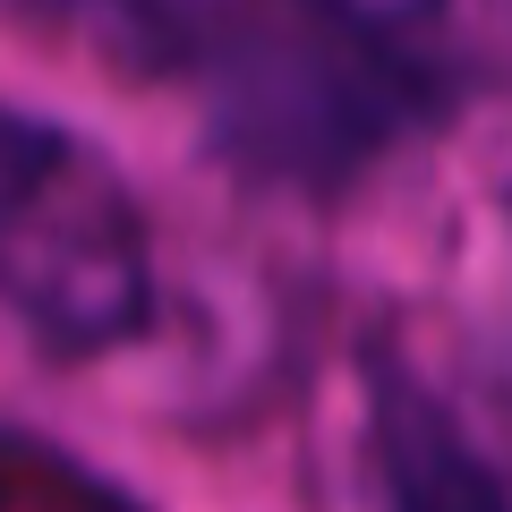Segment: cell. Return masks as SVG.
I'll return each instance as SVG.
<instances>
[{
  "label": "cell",
  "instance_id": "cell-1",
  "mask_svg": "<svg viewBox=\"0 0 512 512\" xmlns=\"http://www.w3.org/2000/svg\"><path fill=\"white\" fill-rule=\"evenodd\" d=\"M171 52L205 86L222 146L291 180H342L427 103V60L376 18H205L171 26Z\"/></svg>",
  "mask_w": 512,
  "mask_h": 512
},
{
  "label": "cell",
  "instance_id": "cell-2",
  "mask_svg": "<svg viewBox=\"0 0 512 512\" xmlns=\"http://www.w3.org/2000/svg\"><path fill=\"white\" fill-rule=\"evenodd\" d=\"M0 308L60 359L120 350L154 316V248L128 180L35 111H0Z\"/></svg>",
  "mask_w": 512,
  "mask_h": 512
},
{
  "label": "cell",
  "instance_id": "cell-3",
  "mask_svg": "<svg viewBox=\"0 0 512 512\" xmlns=\"http://www.w3.org/2000/svg\"><path fill=\"white\" fill-rule=\"evenodd\" d=\"M376 470L393 512H512L495 461L402 367H376Z\"/></svg>",
  "mask_w": 512,
  "mask_h": 512
}]
</instances>
